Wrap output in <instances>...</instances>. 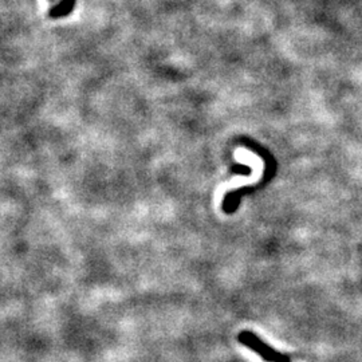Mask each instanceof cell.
<instances>
[{
	"mask_svg": "<svg viewBox=\"0 0 362 362\" xmlns=\"http://www.w3.org/2000/svg\"><path fill=\"white\" fill-rule=\"evenodd\" d=\"M52 1H54V0H52Z\"/></svg>",
	"mask_w": 362,
	"mask_h": 362,
	"instance_id": "obj_3",
	"label": "cell"
},
{
	"mask_svg": "<svg viewBox=\"0 0 362 362\" xmlns=\"http://www.w3.org/2000/svg\"><path fill=\"white\" fill-rule=\"evenodd\" d=\"M238 341L247 346L248 349L254 350L255 353H258L259 356L267 362H290V358L276 351L275 349H272V346H269L263 339H260L258 336H255L252 332H242L239 336H238Z\"/></svg>",
	"mask_w": 362,
	"mask_h": 362,
	"instance_id": "obj_1",
	"label": "cell"
},
{
	"mask_svg": "<svg viewBox=\"0 0 362 362\" xmlns=\"http://www.w3.org/2000/svg\"><path fill=\"white\" fill-rule=\"evenodd\" d=\"M76 4H77V0H59L49 10V18L52 21L67 18L74 11Z\"/></svg>",
	"mask_w": 362,
	"mask_h": 362,
	"instance_id": "obj_2",
	"label": "cell"
}]
</instances>
